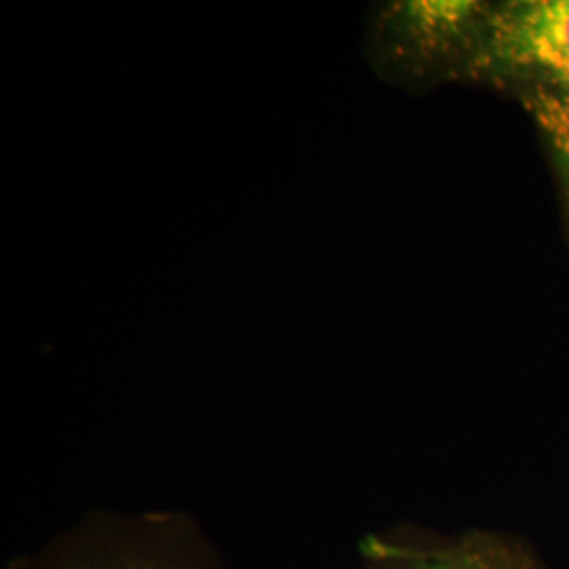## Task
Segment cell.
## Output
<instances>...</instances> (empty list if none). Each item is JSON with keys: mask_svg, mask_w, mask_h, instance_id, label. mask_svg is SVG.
<instances>
[{"mask_svg": "<svg viewBox=\"0 0 569 569\" xmlns=\"http://www.w3.org/2000/svg\"><path fill=\"white\" fill-rule=\"evenodd\" d=\"M7 569H230L188 510H91Z\"/></svg>", "mask_w": 569, "mask_h": 569, "instance_id": "6da1fadb", "label": "cell"}, {"mask_svg": "<svg viewBox=\"0 0 569 569\" xmlns=\"http://www.w3.org/2000/svg\"><path fill=\"white\" fill-rule=\"evenodd\" d=\"M489 9L475 0H403L382 4L369 23V56L380 68L425 79L462 68Z\"/></svg>", "mask_w": 569, "mask_h": 569, "instance_id": "7a4b0ae2", "label": "cell"}, {"mask_svg": "<svg viewBox=\"0 0 569 569\" xmlns=\"http://www.w3.org/2000/svg\"><path fill=\"white\" fill-rule=\"evenodd\" d=\"M470 74H521L569 91V0H526L489 9L468 53Z\"/></svg>", "mask_w": 569, "mask_h": 569, "instance_id": "3957f363", "label": "cell"}, {"mask_svg": "<svg viewBox=\"0 0 569 569\" xmlns=\"http://www.w3.org/2000/svg\"><path fill=\"white\" fill-rule=\"evenodd\" d=\"M359 569H550L523 538L498 529L443 533L395 526L359 542Z\"/></svg>", "mask_w": 569, "mask_h": 569, "instance_id": "277c9868", "label": "cell"}, {"mask_svg": "<svg viewBox=\"0 0 569 569\" xmlns=\"http://www.w3.org/2000/svg\"><path fill=\"white\" fill-rule=\"evenodd\" d=\"M528 106L569 182V91L533 87Z\"/></svg>", "mask_w": 569, "mask_h": 569, "instance_id": "5b68a950", "label": "cell"}]
</instances>
